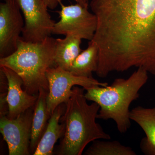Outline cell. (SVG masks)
<instances>
[{
	"instance_id": "obj_1",
	"label": "cell",
	"mask_w": 155,
	"mask_h": 155,
	"mask_svg": "<svg viewBox=\"0 0 155 155\" xmlns=\"http://www.w3.org/2000/svg\"><path fill=\"white\" fill-rule=\"evenodd\" d=\"M97 19L92 41L100 62L119 72H155V0H91Z\"/></svg>"
},
{
	"instance_id": "obj_2",
	"label": "cell",
	"mask_w": 155,
	"mask_h": 155,
	"mask_svg": "<svg viewBox=\"0 0 155 155\" xmlns=\"http://www.w3.org/2000/svg\"><path fill=\"white\" fill-rule=\"evenodd\" d=\"M83 87L75 86L66 104L60 122L65 124V133L56 154L81 155L90 143L99 139L110 140L96 120L100 109L97 103L89 104Z\"/></svg>"
},
{
	"instance_id": "obj_3",
	"label": "cell",
	"mask_w": 155,
	"mask_h": 155,
	"mask_svg": "<svg viewBox=\"0 0 155 155\" xmlns=\"http://www.w3.org/2000/svg\"><path fill=\"white\" fill-rule=\"evenodd\" d=\"M148 73L143 68H138L127 79L117 78L110 85L85 89L87 101L100 106L97 119H112L120 133H126L131 126L129 107L139 97V92L148 79Z\"/></svg>"
},
{
	"instance_id": "obj_4",
	"label": "cell",
	"mask_w": 155,
	"mask_h": 155,
	"mask_svg": "<svg viewBox=\"0 0 155 155\" xmlns=\"http://www.w3.org/2000/svg\"><path fill=\"white\" fill-rule=\"evenodd\" d=\"M56 39L50 36L38 42H30L20 37L17 50L13 54L0 58V67L10 68L22 78L24 90L38 95L41 88L49 91L46 77L48 69L55 67Z\"/></svg>"
},
{
	"instance_id": "obj_5",
	"label": "cell",
	"mask_w": 155,
	"mask_h": 155,
	"mask_svg": "<svg viewBox=\"0 0 155 155\" xmlns=\"http://www.w3.org/2000/svg\"><path fill=\"white\" fill-rule=\"evenodd\" d=\"M46 77L49 85L47 104L51 116L58 106L67 102L75 85L82 87L85 90L94 86L108 85L107 83L100 82L94 78L76 76L58 67H51L48 69Z\"/></svg>"
},
{
	"instance_id": "obj_6",
	"label": "cell",
	"mask_w": 155,
	"mask_h": 155,
	"mask_svg": "<svg viewBox=\"0 0 155 155\" xmlns=\"http://www.w3.org/2000/svg\"><path fill=\"white\" fill-rule=\"evenodd\" d=\"M58 11L60 19L55 22L52 34L72 35L81 39L91 41L96 30L97 19L95 15L89 11L88 7L76 3L65 6L62 3Z\"/></svg>"
},
{
	"instance_id": "obj_7",
	"label": "cell",
	"mask_w": 155,
	"mask_h": 155,
	"mask_svg": "<svg viewBox=\"0 0 155 155\" xmlns=\"http://www.w3.org/2000/svg\"><path fill=\"white\" fill-rule=\"evenodd\" d=\"M24 18L22 39L30 42L44 40L52 34L54 21L43 0H16Z\"/></svg>"
},
{
	"instance_id": "obj_8",
	"label": "cell",
	"mask_w": 155,
	"mask_h": 155,
	"mask_svg": "<svg viewBox=\"0 0 155 155\" xmlns=\"http://www.w3.org/2000/svg\"><path fill=\"white\" fill-rule=\"evenodd\" d=\"M34 106L15 119H9L7 116H1L0 131L8 144L9 155H31Z\"/></svg>"
},
{
	"instance_id": "obj_9",
	"label": "cell",
	"mask_w": 155,
	"mask_h": 155,
	"mask_svg": "<svg viewBox=\"0 0 155 155\" xmlns=\"http://www.w3.org/2000/svg\"><path fill=\"white\" fill-rule=\"evenodd\" d=\"M16 0L0 4V58L8 57L17 50L25 22Z\"/></svg>"
},
{
	"instance_id": "obj_10",
	"label": "cell",
	"mask_w": 155,
	"mask_h": 155,
	"mask_svg": "<svg viewBox=\"0 0 155 155\" xmlns=\"http://www.w3.org/2000/svg\"><path fill=\"white\" fill-rule=\"evenodd\" d=\"M0 67L8 80V89L6 97L8 107L7 116L10 119H15L35 105L38 95L30 94L23 90V81L13 70L7 67Z\"/></svg>"
},
{
	"instance_id": "obj_11",
	"label": "cell",
	"mask_w": 155,
	"mask_h": 155,
	"mask_svg": "<svg viewBox=\"0 0 155 155\" xmlns=\"http://www.w3.org/2000/svg\"><path fill=\"white\" fill-rule=\"evenodd\" d=\"M66 110L65 103L56 108L48 121L47 127L42 136L33 155H53L54 145L65 133V123L60 122Z\"/></svg>"
},
{
	"instance_id": "obj_12",
	"label": "cell",
	"mask_w": 155,
	"mask_h": 155,
	"mask_svg": "<svg viewBox=\"0 0 155 155\" xmlns=\"http://www.w3.org/2000/svg\"><path fill=\"white\" fill-rule=\"evenodd\" d=\"M130 120L139 125L146 134L140 148L145 155H155V107L145 108L137 106L130 112Z\"/></svg>"
},
{
	"instance_id": "obj_13",
	"label": "cell",
	"mask_w": 155,
	"mask_h": 155,
	"mask_svg": "<svg viewBox=\"0 0 155 155\" xmlns=\"http://www.w3.org/2000/svg\"><path fill=\"white\" fill-rule=\"evenodd\" d=\"M48 91L44 88L39 91L38 97L34 108L30 144L31 154H33L43 135L51 115L48 111L47 97Z\"/></svg>"
},
{
	"instance_id": "obj_14",
	"label": "cell",
	"mask_w": 155,
	"mask_h": 155,
	"mask_svg": "<svg viewBox=\"0 0 155 155\" xmlns=\"http://www.w3.org/2000/svg\"><path fill=\"white\" fill-rule=\"evenodd\" d=\"M64 38L56 39L54 62L55 67L69 71L77 56L82 51L81 39L72 35Z\"/></svg>"
},
{
	"instance_id": "obj_15",
	"label": "cell",
	"mask_w": 155,
	"mask_h": 155,
	"mask_svg": "<svg viewBox=\"0 0 155 155\" xmlns=\"http://www.w3.org/2000/svg\"><path fill=\"white\" fill-rule=\"evenodd\" d=\"M99 48L95 42L90 41L86 49L82 51L72 63L69 71L80 77H93L96 72L98 63Z\"/></svg>"
},
{
	"instance_id": "obj_16",
	"label": "cell",
	"mask_w": 155,
	"mask_h": 155,
	"mask_svg": "<svg viewBox=\"0 0 155 155\" xmlns=\"http://www.w3.org/2000/svg\"><path fill=\"white\" fill-rule=\"evenodd\" d=\"M136 153L129 147L123 145L116 140H94L84 153L86 155H136Z\"/></svg>"
},
{
	"instance_id": "obj_17",
	"label": "cell",
	"mask_w": 155,
	"mask_h": 155,
	"mask_svg": "<svg viewBox=\"0 0 155 155\" xmlns=\"http://www.w3.org/2000/svg\"><path fill=\"white\" fill-rule=\"evenodd\" d=\"M48 8L53 10L61 5V0H43Z\"/></svg>"
},
{
	"instance_id": "obj_18",
	"label": "cell",
	"mask_w": 155,
	"mask_h": 155,
	"mask_svg": "<svg viewBox=\"0 0 155 155\" xmlns=\"http://www.w3.org/2000/svg\"><path fill=\"white\" fill-rule=\"evenodd\" d=\"M77 4L81 5L84 7H88L89 5V0H75Z\"/></svg>"
}]
</instances>
